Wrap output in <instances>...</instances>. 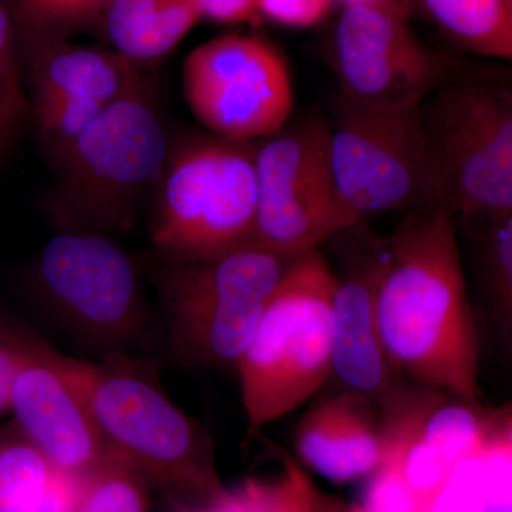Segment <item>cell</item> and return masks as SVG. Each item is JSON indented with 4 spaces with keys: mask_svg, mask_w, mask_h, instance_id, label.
<instances>
[{
    "mask_svg": "<svg viewBox=\"0 0 512 512\" xmlns=\"http://www.w3.org/2000/svg\"><path fill=\"white\" fill-rule=\"evenodd\" d=\"M107 3L109 0H28L20 13L25 20L37 26L46 19L83 18L106 8Z\"/></svg>",
    "mask_w": 512,
    "mask_h": 512,
    "instance_id": "4316f807",
    "label": "cell"
},
{
    "mask_svg": "<svg viewBox=\"0 0 512 512\" xmlns=\"http://www.w3.org/2000/svg\"><path fill=\"white\" fill-rule=\"evenodd\" d=\"M376 322L404 379L480 403V342L456 218L412 212L386 237Z\"/></svg>",
    "mask_w": 512,
    "mask_h": 512,
    "instance_id": "6da1fadb",
    "label": "cell"
},
{
    "mask_svg": "<svg viewBox=\"0 0 512 512\" xmlns=\"http://www.w3.org/2000/svg\"><path fill=\"white\" fill-rule=\"evenodd\" d=\"M183 90L195 119L225 140H264L291 120L288 66L258 36L229 33L195 47L184 62Z\"/></svg>",
    "mask_w": 512,
    "mask_h": 512,
    "instance_id": "7c38bea8",
    "label": "cell"
},
{
    "mask_svg": "<svg viewBox=\"0 0 512 512\" xmlns=\"http://www.w3.org/2000/svg\"><path fill=\"white\" fill-rule=\"evenodd\" d=\"M25 111L16 106L15 101L0 89V158L5 156L18 136L19 124Z\"/></svg>",
    "mask_w": 512,
    "mask_h": 512,
    "instance_id": "f1b7e54d",
    "label": "cell"
},
{
    "mask_svg": "<svg viewBox=\"0 0 512 512\" xmlns=\"http://www.w3.org/2000/svg\"><path fill=\"white\" fill-rule=\"evenodd\" d=\"M86 478L55 468L33 512H79Z\"/></svg>",
    "mask_w": 512,
    "mask_h": 512,
    "instance_id": "484cf974",
    "label": "cell"
},
{
    "mask_svg": "<svg viewBox=\"0 0 512 512\" xmlns=\"http://www.w3.org/2000/svg\"><path fill=\"white\" fill-rule=\"evenodd\" d=\"M292 261L256 245L200 261L161 259L154 284L175 362L235 369Z\"/></svg>",
    "mask_w": 512,
    "mask_h": 512,
    "instance_id": "5b68a950",
    "label": "cell"
},
{
    "mask_svg": "<svg viewBox=\"0 0 512 512\" xmlns=\"http://www.w3.org/2000/svg\"><path fill=\"white\" fill-rule=\"evenodd\" d=\"M330 512H360L357 505H352V507H345V505H340L333 501L332 508H330Z\"/></svg>",
    "mask_w": 512,
    "mask_h": 512,
    "instance_id": "1f68e13d",
    "label": "cell"
},
{
    "mask_svg": "<svg viewBox=\"0 0 512 512\" xmlns=\"http://www.w3.org/2000/svg\"><path fill=\"white\" fill-rule=\"evenodd\" d=\"M335 274L319 249L293 258L235 370L249 433L288 416L332 379Z\"/></svg>",
    "mask_w": 512,
    "mask_h": 512,
    "instance_id": "277c9868",
    "label": "cell"
},
{
    "mask_svg": "<svg viewBox=\"0 0 512 512\" xmlns=\"http://www.w3.org/2000/svg\"><path fill=\"white\" fill-rule=\"evenodd\" d=\"M295 448L306 467L333 483L370 476L382 463V410L362 394L340 389L306 412Z\"/></svg>",
    "mask_w": 512,
    "mask_h": 512,
    "instance_id": "9a60e30c",
    "label": "cell"
},
{
    "mask_svg": "<svg viewBox=\"0 0 512 512\" xmlns=\"http://www.w3.org/2000/svg\"><path fill=\"white\" fill-rule=\"evenodd\" d=\"M461 49L480 57L512 59V0H412Z\"/></svg>",
    "mask_w": 512,
    "mask_h": 512,
    "instance_id": "ac0fdd59",
    "label": "cell"
},
{
    "mask_svg": "<svg viewBox=\"0 0 512 512\" xmlns=\"http://www.w3.org/2000/svg\"><path fill=\"white\" fill-rule=\"evenodd\" d=\"M511 77L441 87L421 103L417 212L454 218L512 212Z\"/></svg>",
    "mask_w": 512,
    "mask_h": 512,
    "instance_id": "3957f363",
    "label": "cell"
},
{
    "mask_svg": "<svg viewBox=\"0 0 512 512\" xmlns=\"http://www.w3.org/2000/svg\"><path fill=\"white\" fill-rule=\"evenodd\" d=\"M200 9L202 19L224 25L251 22L258 18L256 0H192Z\"/></svg>",
    "mask_w": 512,
    "mask_h": 512,
    "instance_id": "83f0119b",
    "label": "cell"
},
{
    "mask_svg": "<svg viewBox=\"0 0 512 512\" xmlns=\"http://www.w3.org/2000/svg\"><path fill=\"white\" fill-rule=\"evenodd\" d=\"M16 2H18L19 12H20V10L25 8V5H26V3H28V0H16Z\"/></svg>",
    "mask_w": 512,
    "mask_h": 512,
    "instance_id": "836d02e7",
    "label": "cell"
},
{
    "mask_svg": "<svg viewBox=\"0 0 512 512\" xmlns=\"http://www.w3.org/2000/svg\"><path fill=\"white\" fill-rule=\"evenodd\" d=\"M254 245L295 258L356 220L339 200L330 164V123L306 116L255 146Z\"/></svg>",
    "mask_w": 512,
    "mask_h": 512,
    "instance_id": "30bf717a",
    "label": "cell"
},
{
    "mask_svg": "<svg viewBox=\"0 0 512 512\" xmlns=\"http://www.w3.org/2000/svg\"><path fill=\"white\" fill-rule=\"evenodd\" d=\"M154 192L150 238L160 259L200 261L254 245V143L181 138Z\"/></svg>",
    "mask_w": 512,
    "mask_h": 512,
    "instance_id": "8992f818",
    "label": "cell"
},
{
    "mask_svg": "<svg viewBox=\"0 0 512 512\" xmlns=\"http://www.w3.org/2000/svg\"><path fill=\"white\" fill-rule=\"evenodd\" d=\"M43 305L104 356H134L150 339L151 313L140 275L107 235L59 229L32 275Z\"/></svg>",
    "mask_w": 512,
    "mask_h": 512,
    "instance_id": "ba28073f",
    "label": "cell"
},
{
    "mask_svg": "<svg viewBox=\"0 0 512 512\" xmlns=\"http://www.w3.org/2000/svg\"><path fill=\"white\" fill-rule=\"evenodd\" d=\"M147 481L109 453L86 478L79 512H148Z\"/></svg>",
    "mask_w": 512,
    "mask_h": 512,
    "instance_id": "7402d4cb",
    "label": "cell"
},
{
    "mask_svg": "<svg viewBox=\"0 0 512 512\" xmlns=\"http://www.w3.org/2000/svg\"><path fill=\"white\" fill-rule=\"evenodd\" d=\"M33 101L93 100L109 106L113 101L143 89L137 64L114 50L39 40L30 53Z\"/></svg>",
    "mask_w": 512,
    "mask_h": 512,
    "instance_id": "2e32d148",
    "label": "cell"
},
{
    "mask_svg": "<svg viewBox=\"0 0 512 512\" xmlns=\"http://www.w3.org/2000/svg\"><path fill=\"white\" fill-rule=\"evenodd\" d=\"M53 471L15 421L0 424V512H33Z\"/></svg>",
    "mask_w": 512,
    "mask_h": 512,
    "instance_id": "ffe728a7",
    "label": "cell"
},
{
    "mask_svg": "<svg viewBox=\"0 0 512 512\" xmlns=\"http://www.w3.org/2000/svg\"><path fill=\"white\" fill-rule=\"evenodd\" d=\"M330 56L340 94L369 106H413L450 84L511 77L503 67L433 49L409 16L379 6L343 8Z\"/></svg>",
    "mask_w": 512,
    "mask_h": 512,
    "instance_id": "9c48e42d",
    "label": "cell"
},
{
    "mask_svg": "<svg viewBox=\"0 0 512 512\" xmlns=\"http://www.w3.org/2000/svg\"><path fill=\"white\" fill-rule=\"evenodd\" d=\"M0 89L15 101L20 110L28 113L29 101L20 70L15 20L8 0H0Z\"/></svg>",
    "mask_w": 512,
    "mask_h": 512,
    "instance_id": "cb8c5ba5",
    "label": "cell"
},
{
    "mask_svg": "<svg viewBox=\"0 0 512 512\" xmlns=\"http://www.w3.org/2000/svg\"><path fill=\"white\" fill-rule=\"evenodd\" d=\"M104 9L114 52L137 66L170 55L202 19L192 0H109Z\"/></svg>",
    "mask_w": 512,
    "mask_h": 512,
    "instance_id": "e0dca14e",
    "label": "cell"
},
{
    "mask_svg": "<svg viewBox=\"0 0 512 512\" xmlns=\"http://www.w3.org/2000/svg\"><path fill=\"white\" fill-rule=\"evenodd\" d=\"M335 0H256L259 16L291 28L316 25L332 8Z\"/></svg>",
    "mask_w": 512,
    "mask_h": 512,
    "instance_id": "d4e9b609",
    "label": "cell"
},
{
    "mask_svg": "<svg viewBox=\"0 0 512 512\" xmlns=\"http://www.w3.org/2000/svg\"><path fill=\"white\" fill-rule=\"evenodd\" d=\"M473 242L478 281L501 338L512 332V212L456 218Z\"/></svg>",
    "mask_w": 512,
    "mask_h": 512,
    "instance_id": "d6986e66",
    "label": "cell"
},
{
    "mask_svg": "<svg viewBox=\"0 0 512 512\" xmlns=\"http://www.w3.org/2000/svg\"><path fill=\"white\" fill-rule=\"evenodd\" d=\"M106 107L93 100L64 99V97L33 101L32 111L37 130L56 163L66 156L77 138L82 136L84 130Z\"/></svg>",
    "mask_w": 512,
    "mask_h": 512,
    "instance_id": "603a6c76",
    "label": "cell"
},
{
    "mask_svg": "<svg viewBox=\"0 0 512 512\" xmlns=\"http://www.w3.org/2000/svg\"><path fill=\"white\" fill-rule=\"evenodd\" d=\"M10 386H12V363L8 353L0 346V416L12 412Z\"/></svg>",
    "mask_w": 512,
    "mask_h": 512,
    "instance_id": "f546056e",
    "label": "cell"
},
{
    "mask_svg": "<svg viewBox=\"0 0 512 512\" xmlns=\"http://www.w3.org/2000/svg\"><path fill=\"white\" fill-rule=\"evenodd\" d=\"M335 2L340 3L343 8L357 5L379 6V8L396 10L406 16H409L410 10L413 9L412 0H335Z\"/></svg>",
    "mask_w": 512,
    "mask_h": 512,
    "instance_id": "4dcf8cb0",
    "label": "cell"
},
{
    "mask_svg": "<svg viewBox=\"0 0 512 512\" xmlns=\"http://www.w3.org/2000/svg\"><path fill=\"white\" fill-rule=\"evenodd\" d=\"M33 330L0 308V346L12 363L10 413L56 470L87 477L109 448L72 387L37 350Z\"/></svg>",
    "mask_w": 512,
    "mask_h": 512,
    "instance_id": "4fadbf2b",
    "label": "cell"
},
{
    "mask_svg": "<svg viewBox=\"0 0 512 512\" xmlns=\"http://www.w3.org/2000/svg\"><path fill=\"white\" fill-rule=\"evenodd\" d=\"M42 353L79 397L110 453L147 484L177 497L214 505L227 493L207 431L170 399L153 360L66 355L33 332Z\"/></svg>",
    "mask_w": 512,
    "mask_h": 512,
    "instance_id": "7a4b0ae2",
    "label": "cell"
},
{
    "mask_svg": "<svg viewBox=\"0 0 512 512\" xmlns=\"http://www.w3.org/2000/svg\"><path fill=\"white\" fill-rule=\"evenodd\" d=\"M181 512H215L214 508L211 507H205V505H201V507L197 508H185L184 511Z\"/></svg>",
    "mask_w": 512,
    "mask_h": 512,
    "instance_id": "d6a6232c",
    "label": "cell"
},
{
    "mask_svg": "<svg viewBox=\"0 0 512 512\" xmlns=\"http://www.w3.org/2000/svg\"><path fill=\"white\" fill-rule=\"evenodd\" d=\"M336 238L340 269L332 299V377L340 389L362 394L379 409L392 402L406 380L384 352L376 322V292L386 238L355 222Z\"/></svg>",
    "mask_w": 512,
    "mask_h": 512,
    "instance_id": "5bb4252c",
    "label": "cell"
},
{
    "mask_svg": "<svg viewBox=\"0 0 512 512\" xmlns=\"http://www.w3.org/2000/svg\"><path fill=\"white\" fill-rule=\"evenodd\" d=\"M284 458L285 474L272 483L249 480L235 491H228L214 505L215 512H330L333 501L316 490L302 467Z\"/></svg>",
    "mask_w": 512,
    "mask_h": 512,
    "instance_id": "44dd1931",
    "label": "cell"
},
{
    "mask_svg": "<svg viewBox=\"0 0 512 512\" xmlns=\"http://www.w3.org/2000/svg\"><path fill=\"white\" fill-rule=\"evenodd\" d=\"M421 104L369 106L339 94L330 164L339 200L356 218L419 211L423 183Z\"/></svg>",
    "mask_w": 512,
    "mask_h": 512,
    "instance_id": "8fae6325",
    "label": "cell"
},
{
    "mask_svg": "<svg viewBox=\"0 0 512 512\" xmlns=\"http://www.w3.org/2000/svg\"><path fill=\"white\" fill-rule=\"evenodd\" d=\"M171 143L146 89L109 104L59 161L50 218L59 229L117 234L133 228Z\"/></svg>",
    "mask_w": 512,
    "mask_h": 512,
    "instance_id": "52a82bcc",
    "label": "cell"
}]
</instances>
